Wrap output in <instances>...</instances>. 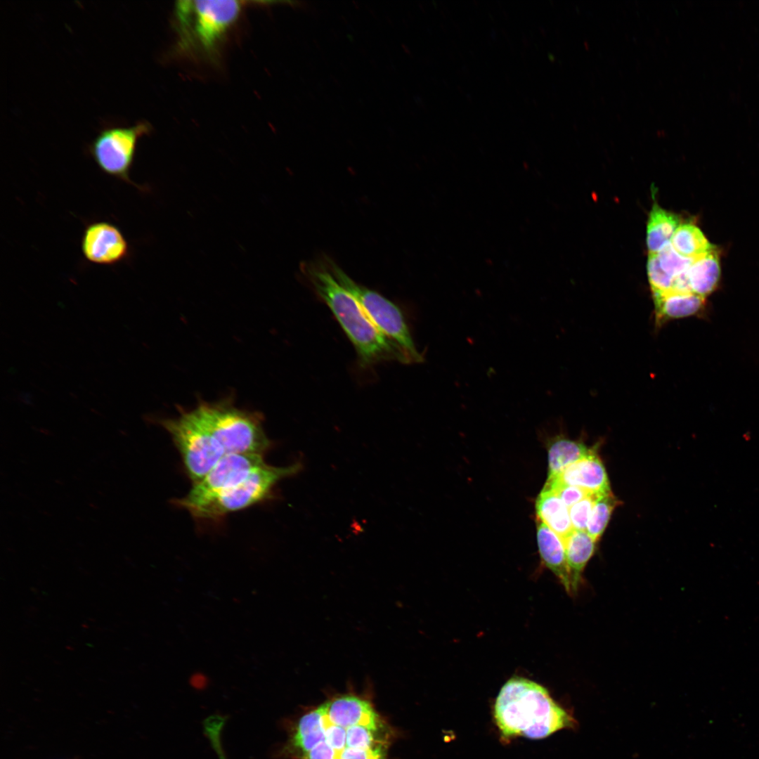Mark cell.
Segmentation results:
<instances>
[{"mask_svg": "<svg viewBox=\"0 0 759 759\" xmlns=\"http://www.w3.org/2000/svg\"><path fill=\"white\" fill-rule=\"evenodd\" d=\"M215 753L217 755L219 759H227L226 755L225 753V751H224V749H223V747H219V748H216V751H215Z\"/></svg>", "mask_w": 759, "mask_h": 759, "instance_id": "27", "label": "cell"}, {"mask_svg": "<svg viewBox=\"0 0 759 759\" xmlns=\"http://www.w3.org/2000/svg\"><path fill=\"white\" fill-rule=\"evenodd\" d=\"M563 541L573 594L578 591L584 568L595 552L596 541L586 531L575 529Z\"/></svg>", "mask_w": 759, "mask_h": 759, "instance_id": "14", "label": "cell"}, {"mask_svg": "<svg viewBox=\"0 0 759 759\" xmlns=\"http://www.w3.org/2000/svg\"><path fill=\"white\" fill-rule=\"evenodd\" d=\"M301 270L353 344L361 365L389 360L410 363L402 351L372 323L358 301L337 280L326 263H304Z\"/></svg>", "mask_w": 759, "mask_h": 759, "instance_id": "2", "label": "cell"}, {"mask_svg": "<svg viewBox=\"0 0 759 759\" xmlns=\"http://www.w3.org/2000/svg\"><path fill=\"white\" fill-rule=\"evenodd\" d=\"M544 487L552 491L569 508L590 495L578 487L562 483L552 477H548Z\"/></svg>", "mask_w": 759, "mask_h": 759, "instance_id": "24", "label": "cell"}, {"mask_svg": "<svg viewBox=\"0 0 759 759\" xmlns=\"http://www.w3.org/2000/svg\"><path fill=\"white\" fill-rule=\"evenodd\" d=\"M203 424L227 453L264 455L271 441L261 417L226 402L201 403L193 408Z\"/></svg>", "mask_w": 759, "mask_h": 759, "instance_id": "4", "label": "cell"}, {"mask_svg": "<svg viewBox=\"0 0 759 759\" xmlns=\"http://www.w3.org/2000/svg\"><path fill=\"white\" fill-rule=\"evenodd\" d=\"M618 504V501L611 491L596 496L586 528L587 533L595 541L602 535Z\"/></svg>", "mask_w": 759, "mask_h": 759, "instance_id": "21", "label": "cell"}, {"mask_svg": "<svg viewBox=\"0 0 759 759\" xmlns=\"http://www.w3.org/2000/svg\"><path fill=\"white\" fill-rule=\"evenodd\" d=\"M539 552L545 566L558 578L568 593L572 594L571 578L563 540L540 521L537 524Z\"/></svg>", "mask_w": 759, "mask_h": 759, "instance_id": "13", "label": "cell"}, {"mask_svg": "<svg viewBox=\"0 0 759 759\" xmlns=\"http://www.w3.org/2000/svg\"><path fill=\"white\" fill-rule=\"evenodd\" d=\"M692 292L706 297L717 287L720 268L715 249L693 261L687 271Z\"/></svg>", "mask_w": 759, "mask_h": 759, "instance_id": "19", "label": "cell"}, {"mask_svg": "<svg viewBox=\"0 0 759 759\" xmlns=\"http://www.w3.org/2000/svg\"><path fill=\"white\" fill-rule=\"evenodd\" d=\"M326 264L337 280L355 297L377 329L405 354L410 363L424 358L417 349L400 309L379 293L352 280L331 259Z\"/></svg>", "mask_w": 759, "mask_h": 759, "instance_id": "5", "label": "cell"}, {"mask_svg": "<svg viewBox=\"0 0 759 759\" xmlns=\"http://www.w3.org/2000/svg\"><path fill=\"white\" fill-rule=\"evenodd\" d=\"M656 256L661 268L672 280L675 277L687 271L694 261L677 252L671 243L667 244Z\"/></svg>", "mask_w": 759, "mask_h": 759, "instance_id": "22", "label": "cell"}, {"mask_svg": "<svg viewBox=\"0 0 759 759\" xmlns=\"http://www.w3.org/2000/svg\"><path fill=\"white\" fill-rule=\"evenodd\" d=\"M680 219L654 203L647 228V245L649 254H657L672 239Z\"/></svg>", "mask_w": 759, "mask_h": 759, "instance_id": "17", "label": "cell"}, {"mask_svg": "<svg viewBox=\"0 0 759 759\" xmlns=\"http://www.w3.org/2000/svg\"><path fill=\"white\" fill-rule=\"evenodd\" d=\"M536 510L538 519L556 533L562 540L573 529L569 509L550 489L544 487L539 494Z\"/></svg>", "mask_w": 759, "mask_h": 759, "instance_id": "16", "label": "cell"}, {"mask_svg": "<svg viewBox=\"0 0 759 759\" xmlns=\"http://www.w3.org/2000/svg\"><path fill=\"white\" fill-rule=\"evenodd\" d=\"M242 8L238 1L183 0L175 4V49L181 56L215 62Z\"/></svg>", "mask_w": 759, "mask_h": 759, "instance_id": "3", "label": "cell"}, {"mask_svg": "<svg viewBox=\"0 0 759 759\" xmlns=\"http://www.w3.org/2000/svg\"><path fill=\"white\" fill-rule=\"evenodd\" d=\"M263 455L258 453L224 454L199 482L193 484L184 497L175 499L174 504L189 511L238 485L253 472L266 465Z\"/></svg>", "mask_w": 759, "mask_h": 759, "instance_id": "9", "label": "cell"}, {"mask_svg": "<svg viewBox=\"0 0 759 759\" xmlns=\"http://www.w3.org/2000/svg\"><path fill=\"white\" fill-rule=\"evenodd\" d=\"M207 682V677L202 673H196L191 676V682L195 686H202Z\"/></svg>", "mask_w": 759, "mask_h": 759, "instance_id": "26", "label": "cell"}, {"mask_svg": "<svg viewBox=\"0 0 759 759\" xmlns=\"http://www.w3.org/2000/svg\"><path fill=\"white\" fill-rule=\"evenodd\" d=\"M179 450L193 484L199 482L225 454L194 409L160 421Z\"/></svg>", "mask_w": 759, "mask_h": 759, "instance_id": "6", "label": "cell"}, {"mask_svg": "<svg viewBox=\"0 0 759 759\" xmlns=\"http://www.w3.org/2000/svg\"><path fill=\"white\" fill-rule=\"evenodd\" d=\"M494 718L505 740L517 737L543 739L577 725L547 689L520 677H512L500 689L495 702Z\"/></svg>", "mask_w": 759, "mask_h": 759, "instance_id": "1", "label": "cell"}, {"mask_svg": "<svg viewBox=\"0 0 759 759\" xmlns=\"http://www.w3.org/2000/svg\"><path fill=\"white\" fill-rule=\"evenodd\" d=\"M671 241V245L677 252L693 259L714 249L701 230L691 223L680 225Z\"/></svg>", "mask_w": 759, "mask_h": 759, "instance_id": "20", "label": "cell"}, {"mask_svg": "<svg viewBox=\"0 0 759 759\" xmlns=\"http://www.w3.org/2000/svg\"><path fill=\"white\" fill-rule=\"evenodd\" d=\"M301 467L299 462L281 467L266 464L238 485L188 512L196 519L214 520L245 509L266 499L280 480L294 474Z\"/></svg>", "mask_w": 759, "mask_h": 759, "instance_id": "7", "label": "cell"}, {"mask_svg": "<svg viewBox=\"0 0 759 759\" xmlns=\"http://www.w3.org/2000/svg\"><path fill=\"white\" fill-rule=\"evenodd\" d=\"M647 274L652 293H666L670 291L672 278L661 268L656 254H649Z\"/></svg>", "mask_w": 759, "mask_h": 759, "instance_id": "23", "label": "cell"}, {"mask_svg": "<svg viewBox=\"0 0 759 759\" xmlns=\"http://www.w3.org/2000/svg\"><path fill=\"white\" fill-rule=\"evenodd\" d=\"M597 495L590 494L569 507V515L573 529L586 531L592 507Z\"/></svg>", "mask_w": 759, "mask_h": 759, "instance_id": "25", "label": "cell"}, {"mask_svg": "<svg viewBox=\"0 0 759 759\" xmlns=\"http://www.w3.org/2000/svg\"><path fill=\"white\" fill-rule=\"evenodd\" d=\"M323 704L327 718L340 726L379 725L383 722L372 704L356 695L344 694Z\"/></svg>", "mask_w": 759, "mask_h": 759, "instance_id": "12", "label": "cell"}, {"mask_svg": "<svg viewBox=\"0 0 759 759\" xmlns=\"http://www.w3.org/2000/svg\"><path fill=\"white\" fill-rule=\"evenodd\" d=\"M655 304L656 323L660 326L672 318L697 313L705 298L694 294L652 293Z\"/></svg>", "mask_w": 759, "mask_h": 759, "instance_id": "15", "label": "cell"}, {"mask_svg": "<svg viewBox=\"0 0 759 759\" xmlns=\"http://www.w3.org/2000/svg\"><path fill=\"white\" fill-rule=\"evenodd\" d=\"M146 122L131 126L109 124L103 127L87 147V152L100 170L141 190L142 186L129 178L139 138L148 134Z\"/></svg>", "mask_w": 759, "mask_h": 759, "instance_id": "8", "label": "cell"}, {"mask_svg": "<svg viewBox=\"0 0 759 759\" xmlns=\"http://www.w3.org/2000/svg\"><path fill=\"white\" fill-rule=\"evenodd\" d=\"M548 477L595 453L583 443L557 436L548 443Z\"/></svg>", "mask_w": 759, "mask_h": 759, "instance_id": "18", "label": "cell"}, {"mask_svg": "<svg viewBox=\"0 0 759 759\" xmlns=\"http://www.w3.org/2000/svg\"><path fill=\"white\" fill-rule=\"evenodd\" d=\"M81 249L87 261L99 265H114L129 253V244L122 231L107 221H96L86 227Z\"/></svg>", "mask_w": 759, "mask_h": 759, "instance_id": "10", "label": "cell"}, {"mask_svg": "<svg viewBox=\"0 0 759 759\" xmlns=\"http://www.w3.org/2000/svg\"><path fill=\"white\" fill-rule=\"evenodd\" d=\"M550 477L578 487L589 494L600 495L611 491L605 467L595 453Z\"/></svg>", "mask_w": 759, "mask_h": 759, "instance_id": "11", "label": "cell"}]
</instances>
